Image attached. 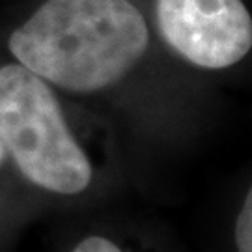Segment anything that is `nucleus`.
Instances as JSON below:
<instances>
[{
    "label": "nucleus",
    "mask_w": 252,
    "mask_h": 252,
    "mask_svg": "<svg viewBox=\"0 0 252 252\" xmlns=\"http://www.w3.org/2000/svg\"><path fill=\"white\" fill-rule=\"evenodd\" d=\"M0 142L39 211L105 207L126 181L122 144L81 129L56 88L15 60L0 65Z\"/></svg>",
    "instance_id": "1"
},
{
    "label": "nucleus",
    "mask_w": 252,
    "mask_h": 252,
    "mask_svg": "<svg viewBox=\"0 0 252 252\" xmlns=\"http://www.w3.org/2000/svg\"><path fill=\"white\" fill-rule=\"evenodd\" d=\"M150 45V25L131 0H45L8 37L15 62L75 95L114 90Z\"/></svg>",
    "instance_id": "2"
},
{
    "label": "nucleus",
    "mask_w": 252,
    "mask_h": 252,
    "mask_svg": "<svg viewBox=\"0 0 252 252\" xmlns=\"http://www.w3.org/2000/svg\"><path fill=\"white\" fill-rule=\"evenodd\" d=\"M162 43L192 67L230 69L252 49V17L243 0H155Z\"/></svg>",
    "instance_id": "3"
},
{
    "label": "nucleus",
    "mask_w": 252,
    "mask_h": 252,
    "mask_svg": "<svg viewBox=\"0 0 252 252\" xmlns=\"http://www.w3.org/2000/svg\"><path fill=\"white\" fill-rule=\"evenodd\" d=\"M99 209L71 215L53 252H174L170 241L152 226Z\"/></svg>",
    "instance_id": "4"
},
{
    "label": "nucleus",
    "mask_w": 252,
    "mask_h": 252,
    "mask_svg": "<svg viewBox=\"0 0 252 252\" xmlns=\"http://www.w3.org/2000/svg\"><path fill=\"white\" fill-rule=\"evenodd\" d=\"M37 213L39 209L19 181L0 142V249H4L23 224Z\"/></svg>",
    "instance_id": "5"
},
{
    "label": "nucleus",
    "mask_w": 252,
    "mask_h": 252,
    "mask_svg": "<svg viewBox=\"0 0 252 252\" xmlns=\"http://www.w3.org/2000/svg\"><path fill=\"white\" fill-rule=\"evenodd\" d=\"M232 252H252V189L247 183L232 217L230 226Z\"/></svg>",
    "instance_id": "6"
}]
</instances>
